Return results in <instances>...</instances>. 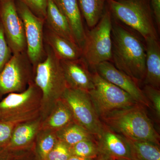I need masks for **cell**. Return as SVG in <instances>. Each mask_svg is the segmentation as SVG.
<instances>
[{
    "label": "cell",
    "mask_w": 160,
    "mask_h": 160,
    "mask_svg": "<svg viewBox=\"0 0 160 160\" xmlns=\"http://www.w3.org/2000/svg\"><path fill=\"white\" fill-rule=\"evenodd\" d=\"M80 11L87 26L92 28L102 16L106 0H78Z\"/></svg>",
    "instance_id": "7402d4cb"
},
{
    "label": "cell",
    "mask_w": 160,
    "mask_h": 160,
    "mask_svg": "<svg viewBox=\"0 0 160 160\" xmlns=\"http://www.w3.org/2000/svg\"><path fill=\"white\" fill-rule=\"evenodd\" d=\"M126 138L129 145L131 160H160V145L146 141Z\"/></svg>",
    "instance_id": "44dd1931"
},
{
    "label": "cell",
    "mask_w": 160,
    "mask_h": 160,
    "mask_svg": "<svg viewBox=\"0 0 160 160\" xmlns=\"http://www.w3.org/2000/svg\"><path fill=\"white\" fill-rule=\"evenodd\" d=\"M53 1L68 21L76 42L82 50L85 44L86 30L78 0Z\"/></svg>",
    "instance_id": "2e32d148"
},
{
    "label": "cell",
    "mask_w": 160,
    "mask_h": 160,
    "mask_svg": "<svg viewBox=\"0 0 160 160\" xmlns=\"http://www.w3.org/2000/svg\"></svg>",
    "instance_id": "8d00e7d4"
},
{
    "label": "cell",
    "mask_w": 160,
    "mask_h": 160,
    "mask_svg": "<svg viewBox=\"0 0 160 160\" xmlns=\"http://www.w3.org/2000/svg\"><path fill=\"white\" fill-rule=\"evenodd\" d=\"M42 93L34 82L25 90L12 92L0 101V119L40 112Z\"/></svg>",
    "instance_id": "30bf717a"
},
{
    "label": "cell",
    "mask_w": 160,
    "mask_h": 160,
    "mask_svg": "<svg viewBox=\"0 0 160 160\" xmlns=\"http://www.w3.org/2000/svg\"><path fill=\"white\" fill-rule=\"evenodd\" d=\"M55 132L49 129H40L34 144V152L38 160H45L57 142Z\"/></svg>",
    "instance_id": "d4e9b609"
},
{
    "label": "cell",
    "mask_w": 160,
    "mask_h": 160,
    "mask_svg": "<svg viewBox=\"0 0 160 160\" xmlns=\"http://www.w3.org/2000/svg\"><path fill=\"white\" fill-rule=\"evenodd\" d=\"M0 18L6 41L13 54L26 49L25 30L15 0H0Z\"/></svg>",
    "instance_id": "8fae6325"
},
{
    "label": "cell",
    "mask_w": 160,
    "mask_h": 160,
    "mask_svg": "<svg viewBox=\"0 0 160 160\" xmlns=\"http://www.w3.org/2000/svg\"><path fill=\"white\" fill-rule=\"evenodd\" d=\"M115 160H132L131 159H125V158H121V159H115Z\"/></svg>",
    "instance_id": "d590c367"
},
{
    "label": "cell",
    "mask_w": 160,
    "mask_h": 160,
    "mask_svg": "<svg viewBox=\"0 0 160 160\" xmlns=\"http://www.w3.org/2000/svg\"><path fill=\"white\" fill-rule=\"evenodd\" d=\"M112 57L113 65L138 84L146 74V46L138 36L112 19Z\"/></svg>",
    "instance_id": "6da1fadb"
},
{
    "label": "cell",
    "mask_w": 160,
    "mask_h": 160,
    "mask_svg": "<svg viewBox=\"0 0 160 160\" xmlns=\"http://www.w3.org/2000/svg\"><path fill=\"white\" fill-rule=\"evenodd\" d=\"M12 56V52L6 41L2 26L0 23V72Z\"/></svg>",
    "instance_id": "f1b7e54d"
},
{
    "label": "cell",
    "mask_w": 160,
    "mask_h": 160,
    "mask_svg": "<svg viewBox=\"0 0 160 160\" xmlns=\"http://www.w3.org/2000/svg\"><path fill=\"white\" fill-rule=\"evenodd\" d=\"M112 19L107 6L98 24L90 30H86L82 57L94 69L100 63L112 60Z\"/></svg>",
    "instance_id": "5b68a950"
},
{
    "label": "cell",
    "mask_w": 160,
    "mask_h": 160,
    "mask_svg": "<svg viewBox=\"0 0 160 160\" xmlns=\"http://www.w3.org/2000/svg\"><path fill=\"white\" fill-rule=\"evenodd\" d=\"M19 15L22 21L26 42V54L35 67L42 62L45 53L43 45V25L45 19L34 14L19 0L15 1Z\"/></svg>",
    "instance_id": "ba28073f"
},
{
    "label": "cell",
    "mask_w": 160,
    "mask_h": 160,
    "mask_svg": "<svg viewBox=\"0 0 160 160\" xmlns=\"http://www.w3.org/2000/svg\"><path fill=\"white\" fill-rule=\"evenodd\" d=\"M72 155L95 158L100 153L96 138L83 140L70 147Z\"/></svg>",
    "instance_id": "484cf974"
},
{
    "label": "cell",
    "mask_w": 160,
    "mask_h": 160,
    "mask_svg": "<svg viewBox=\"0 0 160 160\" xmlns=\"http://www.w3.org/2000/svg\"><path fill=\"white\" fill-rule=\"evenodd\" d=\"M67 87L89 92L94 88L92 74L83 57L74 60H61Z\"/></svg>",
    "instance_id": "4fadbf2b"
},
{
    "label": "cell",
    "mask_w": 160,
    "mask_h": 160,
    "mask_svg": "<svg viewBox=\"0 0 160 160\" xmlns=\"http://www.w3.org/2000/svg\"><path fill=\"white\" fill-rule=\"evenodd\" d=\"M46 59L35 67L33 82L42 93L40 116L42 121L62 98L67 87L61 60L49 46H46Z\"/></svg>",
    "instance_id": "7a4b0ae2"
},
{
    "label": "cell",
    "mask_w": 160,
    "mask_h": 160,
    "mask_svg": "<svg viewBox=\"0 0 160 160\" xmlns=\"http://www.w3.org/2000/svg\"><path fill=\"white\" fill-rule=\"evenodd\" d=\"M145 41L146 74L143 82L160 89V46L158 39L149 37Z\"/></svg>",
    "instance_id": "e0dca14e"
},
{
    "label": "cell",
    "mask_w": 160,
    "mask_h": 160,
    "mask_svg": "<svg viewBox=\"0 0 160 160\" xmlns=\"http://www.w3.org/2000/svg\"><path fill=\"white\" fill-rule=\"evenodd\" d=\"M13 160H38L34 152V147L21 152Z\"/></svg>",
    "instance_id": "d6a6232c"
},
{
    "label": "cell",
    "mask_w": 160,
    "mask_h": 160,
    "mask_svg": "<svg viewBox=\"0 0 160 160\" xmlns=\"http://www.w3.org/2000/svg\"><path fill=\"white\" fill-rule=\"evenodd\" d=\"M114 159L106 155L100 153L95 160H114Z\"/></svg>",
    "instance_id": "e575fe53"
},
{
    "label": "cell",
    "mask_w": 160,
    "mask_h": 160,
    "mask_svg": "<svg viewBox=\"0 0 160 160\" xmlns=\"http://www.w3.org/2000/svg\"><path fill=\"white\" fill-rule=\"evenodd\" d=\"M92 78L94 88L88 92L101 121L113 112L139 104L126 91L104 79L95 71Z\"/></svg>",
    "instance_id": "8992f818"
},
{
    "label": "cell",
    "mask_w": 160,
    "mask_h": 160,
    "mask_svg": "<svg viewBox=\"0 0 160 160\" xmlns=\"http://www.w3.org/2000/svg\"><path fill=\"white\" fill-rule=\"evenodd\" d=\"M25 53L12 54L0 72V94L22 92L32 82L31 63Z\"/></svg>",
    "instance_id": "9c48e42d"
},
{
    "label": "cell",
    "mask_w": 160,
    "mask_h": 160,
    "mask_svg": "<svg viewBox=\"0 0 160 160\" xmlns=\"http://www.w3.org/2000/svg\"><path fill=\"white\" fill-rule=\"evenodd\" d=\"M154 19L158 29H160V0H150Z\"/></svg>",
    "instance_id": "1f68e13d"
},
{
    "label": "cell",
    "mask_w": 160,
    "mask_h": 160,
    "mask_svg": "<svg viewBox=\"0 0 160 160\" xmlns=\"http://www.w3.org/2000/svg\"><path fill=\"white\" fill-rule=\"evenodd\" d=\"M71 156L70 146L58 139L57 142L45 160H68Z\"/></svg>",
    "instance_id": "83f0119b"
},
{
    "label": "cell",
    "mask_w": 160,
    "mask_h": 160,
    "mask_svg": "<svg viewBox=\"0 0 160 160\" xmlns=\"http://www.w3.org/2000/svg\"><path fill=\"white\" fill-rule=\"evenodd\" d=\"M142 91L148 100L154 114L159 121L160 118V91L149 85H145Z\"/></svg>",
    "instance_id": "4316f807"
},
{
    "label": "cell",
    "mask_w": 160,
    "mask_h": 160,
    "mask_svg": "<svg viewBox=\"0 0 160 160\" xmlns=\"http://www.w3.org/2000/svg\"><path fill=\"white\" fill-rule=\"evenodd\" d=\"M45 20L51 31L76 43L68 21L53 0H47Z\"/></svg>",
    "instance_id": "d6986e66"
},
{
    "label": "cell",
    "mask_w": 160,
    "mask_h": 160,
    "mask_svg": "<svg viewBox=\"0 0 160 160\" xmlns=\"http://www.w3.org/2000/svg\"><path fill=\"white\" fill-rule=\"evenodd\" d=\"M61 99L69 106L75 122L95 138L101 133L104 124L96 111L88 92L67 87Z\"/></svg>",
    "instance_id": "52a82bcc"
},
{
    "label": "cell",
    "mask_w": 160,
    "mask_h": 160,
    "mask_svg": "<svg viewBox=\"0 0 160 160\" xmlns=\"http://www.w3.org/2000/svg\"><path fill=\"white\" fill-rule=\"evenodd\" d=\"M74 122L69 106L62 99L58 101L51 112L41 123L40 129L56 132Z\"/></svg>",
    "instance_id": "ffe728a7"
},
{
    "label": "cell",
    "mask_w": 160,
    "mask_h": 160,
    "mask_svg": "<svg viewBox=\"0 0 160 160\" xmlns=\"http://www.w3.org/2000/svg\"><path fill=\"white\" fill-rule=\"evenodd\" d=\"M40 112L21 116L0 119V148L6 147L11 139L15 127L20 123L39 116Z\"/></svg>",
    "instance_id": "cb8c5ba5"
},
{
    "label": "cell",
    "mask_w": 160,
    "mask_h": 160,
    "mask_svg": "<svg viewBox=\"0 0 160 160\" xmlns=\"http://www.w3.org/2000/svg\"><path fill=\"white\" fill-rule=\"evenodd\" d=\"M48 46L60 60H74L83 57L82 50L76 43L49 30L46 33Z\"/></svg>",
    "instance_id": "ac0fdd59"
},
{
    "label": "cell",
    "mask_w": 160,
    "mask_h": 160,
    "mask_svg": "<svg viewBox=\"0 0 160 160\" xmlns=\"http://www.w3.org/2000/svg\"><path fill=\"white\" fill-rule=\"evenodd\" d=\"M115 19L134 29L144 39H158L150 0H106Z\"/></svg>",
    "instance_id": "277c9868"
},
{
    "label": "cell",
    "mask_w": 160,
    "mask_h": 160,
    "mask_svg": "<svg viewBox=\"0 0 160 160\" xmlns=\"http://www.w3.org/2000/svg\"><path fill=\"white\" fill-rule=\"evenodd\" d=\"M26 5L34 14L45 20L47 0H19Z\"/></svg>",
    "instance_id": "f546056e"
},
{
    "label": "cell",
    "mask_w": 160,
    "mask_h": 160,
    "mask_svg": "<svg viewBox=\"0 0 160 160\" xmlns=\"http://www.w3.org/2000/svg\"><path fill=\"white\" fill-rule=\"evenodd\" d=\"M42 118L38 117L19 124L15 128L6 146L12 150H25L34 147L37 136L41 129Z\"/></svg>",
    "instance_id": "9a60e30c"
},
{
    "label": "cell",
    "mask_w": 160,
    "mask_h": 160,
    "mask_svg": "<svg viewBox=\"0 0 160 160\" xmlns=\"http://www.w3.org/2000/svg\"><path fill=\"white\" fill-rule=\"evenodd\" d=\"M110 129L124 137L160 145V136L144 106L137 104L113 112L102 120Z\"/></svg>",
    "instance_id": "3957f363"
},
{
    "label": "cell",
    "mask_w": 160,
    "mask_h": 160,
    "mask_svg": "<svg viewBox=\"0 0 160 160\" xmlns=\"http://www.w3.org/2000/svg\"><path fill=\"white\" fill-rule=\"evenodd\" d=\"M95 138L100 153L106 155L114 159H131L129 146L126 138L112 130L105 124L102 131Z\"/></svg>",
    "instance_id": "5bb4252c"
},
{
    "label": "cell",
    "mask_w": 160,
    "mask_h": 160,
    "mask_svg": "<svg viewBox=\"0 0 160 160\" xmlns=\"http://www.w3.org/2000/svg\"><path fill=\"white\" fill-rule=\"evenodd\" d=\"M55 132L58 139L70 147L83 140L95 138L93 135L75 122Z\"/></svg>",
    "instance_id": "603a6c76"
},
{
    "label": "cell",
    "mask_w": 160,
    "mask_h": 160,
    "mask_svg": "<svg viewBox=\"0 0 160 160\" xmlns=\"http://www.w3.org/2000/svg\"><path fill=\"white\" fill-rule=\"evenodd\" d=\"M25 150H12L6 147L0 148V160H13Z\"/></svg>",
    "instance_id": "4dcf8cb0"
},
{
    "label": "cell",
    "mask_w": 160,
    "mask_h": 160,
    "mask_svg": "<svg viewBox=\"0 0 160 160\" xmlns=\"http://www.w3.org/2000/svg\"><path fill=\"white\" fill-rule=\"evenodd\" d=\"M94 158H88L82 157L72 155L68 160H95Z\"/></svg>",
    "instance_id": "836d02e7"
},
{
    "label": "cell",
    "mask_w": 160,
    "mask_h": 160,
    "mask_svg": "<svg viewBox=\"0 0 160 160\" xmlns=\"http://www.w3.org/2000/svg\"><path fill=\"white\" fill-rule=\"evenodd\" d=\"M94 69L101 77L126 91L139 104L150 108L149 102L138 84L113 64L108 61L103 62L96 66Z\"/></svg>",
    "instance_id": "7c38bea8"
}]
</instances>
